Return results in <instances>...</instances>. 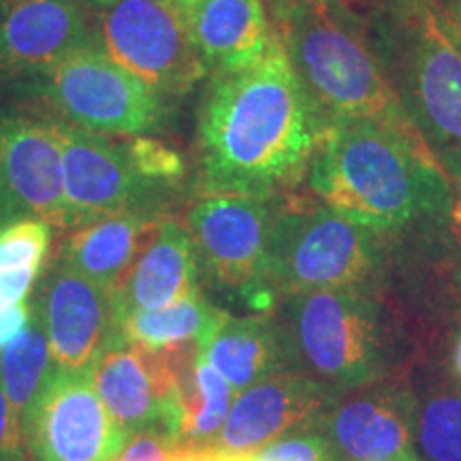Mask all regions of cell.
<instances>
[{"label":"cell","instance_id":"4316f807","mask_svg":"<svg viewBox=\"0 0 461 461\" xmlns=\"http://www.w3.org/2000/svg\"><path fill=\"white\" fill-rule=\"evenodd\" d=\"M244 461H336L325 434H295L241 453Z\"/></svg>","mask_w":461,"mask_h":461},{"label":"cell","instance_id":"d4e9b609","mask_svg":"<svg viewBox=\"0 0 461 461\" xmlns=\"http://www.w3.org/2000/svg\"><path fill=\"white\" fill-rule=\"evenodd\" d=\"M417 440L429 461H461V397L431 395L417 414Z\"/></svg>","mask_w":461,"mask_h":461},{"label":"cell","instance_id":"8992f818","mask_svg":"<svg viewBox=\"0 0 461 461\" xmlns=\"http://www.w3.org/2000/svg\"><path fill=\"white\" fill-rule=\"evenodd\" d=\"M34 79L58 118L101 135H149L167 113L165 96L120 67L96 39Z\"/></svg>","mask_w":461,"mask_h":461},{"label":"cell","instance_id":"4fadbf2b","mask_svg":"<svg viewBox=\"0 0 461 461\" xmlns=\"http://www.w3.org/2000/svg\"><path fill=\"white\" fill-rule=\"evenodd\" d=\"M333 389L321 380L280 372L241 391L210 448L246 453L280 440L288 431L319 428L333 402Z\"/></svg>","mask_w":461,"mask_h":461},{"label":"cell","instance_id":"7a4b0ae2","mask_svg":"<svg viewBox=\"0 0 461 461\" xmlns=\"http://www.w3.org/2000/svg\"><path fill=\"white\" fill-rule=\"evenodd\" d=\"M308 180L327 210L372 230L400 229L451 201L425 137L376 120H330Z\"/></svg>","mask_w":461,"mask_h":461},{"label":"cell","instance_id":"52a82bcc","mask_svg":"<svg viewBox=\"0 0 461 461\" xmlns=\"http://www.w3.org/2000/svg\"><path fill=\"white\" fill-rule=\"evenodd\" d=\"M269 199L203 193L186 218L199 265L212 282L255 310L269 308L276 295L269 282V246L278 214Z\"/></svg>","mask_w":461,"mask_h":461},{"label":"cell","instance_id":"9a60e30c","mask_svg":"<svg viewBox=\"0 0 461 461\" xmlns=\"http://www.w3.org/2000/svg\"><path fill=\"white\" fill-rule=\"evenodd\" d=\"M37 310L62 370L90 367L115 333L112 291L60 261L48 269Z\"/></svg>","mask_w":461,"mask_h":461},{"label":"cell","instance_id":"484cf974","mask_svg":"<svg viewBox=\"0 0 461 461\" xmlns=\"http://www.w3.org/2000/svg\"><path fill=\"white\" fill-rule=\"evenodd\" d=\"M126 158L137 176L149 186L177 182L186 173V160L182 152L152 135L120 137Z\"/></svg>","mask_w":461,"mask_h":461},{"label":"cell","instance_id":"ba28073f","mask_svg":"<svg viewBox=\"0 0 461 461\" xmlns=\"http://www.w3.org/2000/svg\"><path fill=\"white\" fill-rule=\"evenodd\" d=\"M291 297L286 333L295 359L330 387L372 383L383 366L376 303L357 288H321Z\"/></svg>","mask_w":461,"mask_h":461},{"label":"cell","instance_id":"d590c367","mask_svg":"<svg viewBox=\"0 0 461 461\" xmlns=\"http://www.w3.org/2000/svg\"><path fill=\"white\" fill-rule=\"evenodd\" d=\"M412 3H419V5H425V7H429V9H434V11H438L442 7V5L445 3H448V0H412Z\"/></svg>","mask_w":461,"mask_h":461},{"label":"cell","instance_id":"4dcf8cb0","mask_svg":"<svg viewBox=\"0 0 461 461\" xmlns=\"http://www.w3.org/2000/svg\"><path fill=\"white\" fill-rule=\"evenodd\" d=\"M31 316L32 310L28 302L20 305H11V308H3V305H0V350H3L11 339L20 336V331L28 325Z\"/></svg>","mask_w":461,"mask_h":461},{"label":"cell","instance_id":"d6986e66","mask_svg":"<svg viewBox=\"0 0 461 461\" xmlns=\"http://www.w3.org/2000/svg\"><path fill=\"white\" fill-rule=\"evenodd\" d=\"M190 31L207 73L250 65L278 39L265 0H199Z\"/></svg>","mask_w":461,"mask_h":461},{"label":"cell","instance_id":"30bf717a","mask_svg":"<svg viewBox=\"0 0 461 461\" xmlns=\"http://www.w3.org/2000/svg\"><path fill=\"white\" fill-rule=\"evenodd\" d=\"M22 436L37 461H115L131 440L103 406L90 367H54L22 420Z\"/></svg>","mask_w":461,"mask_h":461},{"label":"cell","instance_id":"5b68a950","mask_svg":"<svg viewBox=\"0 0 461 461\" xmlns=\"http://www.w3.org/2000/svg\"><path fill=\"white\" fill-rule=\"evenodd\" d=\"M96 41L160 96H182L207 67L190 22L169 0H86Z\"/></svg>","mask_w":461,"mask_h":461},{"label":"cell","instance_id":"1f68e13d","mask_svg":"<svg viewBox=\"0 0 461 461\" xmlns=\"http://www.w3.org/2000/svg\"><path fill=\"white\" fill-rule=\"evenodd\" d=\"M436 14L442 17V22L453 32V37L461 43V0H448Z\"/></svg>","mask_w":461,"mask_h":461},{"label":"cell","instance_id":"7402d4cb","mask_svg":"<svg viewBox=\"0 0 461 461\" xmlns=\"http://www.w3.org/2000/svg\"><path fill=\"white\" fill-rule=\"evenodd\" d=\"M233 387L221 372L197 353L184 366L180 376V431L177 445L205 451L227 420L233 403Z\"/></svg>","mask_w":461,"mask_h":461},{"label":"cell","instance_id":"f1b7e54d","mask_svg":"<svg viewBox=\"0 0 461 461\" xmlns=\"http://www.w3.org/2000/svg\"><path fill=\"white\" fill-rule=\"evenodd\" d=\"M171 442L165 436L157 431H141L131 442H126L115 461H171Z\"/></svg>","mask_w":461,"mask_h":461},{"label":"cell","instance_id":"44dd1931","mask_svg":"<svg viewBox=\"0 0 461 461\" xmlns=\"http://www.w3.org/2000/svg\"><path fill=\"white\" fill-rule=\"evenodd\" d=\"M222 310L212 305L199 293L160 308L137 310L122 316L115 333L149 350H171L184 346H199L212 338L224 319Z\"/></svg>","mask_w":461,"mask_h":461},{"label":"cell","instance_id":"2e32d148","mask_svg":"<svg viewBox=\"0 0 461 461\" xmlns=\"http://www.w3.org/2000/svg\"><path fill=\"white\" fill-rule=\"evenodd\" d=\"M321 425L336 461H420L417 411L402 389H366L342 400L336 395Z\"/></svg>","mask_w":461,"mask_h":461},{"label":"cell","instance_id":"cb8c5ba5","mask_svg":"<svg viewBox=\"0 0 461 461\" xmlns=\"http://www.w3.org/2000/svg\"><path fill=\"white\" fill-rule=\"evenodd\" d=\"M51 224L39 218H15L0 224V276L39 278L50 255Z\"/></svg>","mask_w":461,"mask_h":461},{"label":"cell","instance_id":"83f0119b","mask_svg":"<svg viewBox=\"0 0 461 461\" xmlns=\"http://www.w3.org/2000/svg\"><path fill=\"white\" fill-rule=\"evenodd\" d=\"M0 461H24L22 420L11 406L3 383H0Z\"/></svg>","mask_w":461,"mask_h":461},{"label":"cell","instance_id":"f546056e","mask_svg":"<svg viewBox=\"0 0 461 461\" xmlns=\"http://www.w3.org/2000/svg\"><path fill=\"white\" fill-rule=\"evenodd\" d=\"M355 0H265L274 24L305 11H350Z\"/></svg>","mask_w":461,"mask_h":461},{"label":"cell","instance_id":"d6a6232c","mask_svg":"<svg viewBox=\"0 0 461 461\" xmlns=\"http://www.w3.org/2000/svg\"><path fill=\"white\" fill-rule=\"evenodd\" d=\"M448 233L455 244L461 246V194L448 201Z\"/></svg>","mask_w":461,"mask_h":461},{"label":"cell","instance_id":"603a6c76","mask_svg":"<svg viewBox=\"0 0 461 461\" xmlns=\"http://www.w3.org/2000/svg\"><path fill=\"white\" fill-rule=\"evenodd\" d=\"M51 363L54 357H51L48 333L37 305H32L28 325L0 350V383L20 420H24L28 408L54 372Z\"/></svg>","mask_w":461,"mask_h":461},{"label":"cell","instance_id":"7c38bea8","mask_svg":"<svg viewBox=\"0 0 461 461\" xmlns=\"http://www.w3.org/2000/svg\"><path fill=\"white\" fill-rule=\"evenodd\" d=\"M62 154L67 229L118 212L148 207L149 184L132 169L120 137L79 129L56 118Z\"/></svg>","mask_w":461,"mask_h":461},{"label":"cell","instance_id":"836d02e7","mask_svg":"<svg viewBox=\"0 0 461 461\" xmlns=\"http://www.w3.org/2000/svg\"><path fill=\"white\" fill-rule=\"evenodd\" d=\"M169 3H171L173 7H176L177 11H180V14L190 22V17H193L194 9H197L199 0H169Z\"/></svg>","mask_w":461,"mask_h":461},{"label":"cell","instance_id":"5bb4252c","mask_svg":"<svg viewBox=\"0 0 461 461\" xmlns=\"http://www.w3.org/2000/svg\"><path fill=\"white\" fill-rule=\"evenodd\" d=\"M95 37L86 0H0V77H39Z\"/></svg>","mask_w":461,"mask_h":461},{"label":"cell","instance_id":"ac0fdd59","mask_svg":"<svg viewBox=\"0 0 461 461\" xmlns=\"http://www.w3.org/2000/svg\"><path fill=\"white\" fill-rule=\"evenodd\" d=\"M160 221L152 207H135L79 224L60 246L58 261L113 291Z\"/></svg>","mask_w":461,"mask_h":461},{"label":"cell","instance_id":"8d00e7d4","mask_svg":"<svg viewBox=\"0 0 461 461\" xmlns=\"http://www.w3.org/2000/svg\"><path fill=\"white\" fill-rule=\"evenodd\" d=\"M378 461H402V459H378Z\"/></svg>","mask_w":461,"mask_h":461},{"label":"cell","instance_id":"e575fe53","mask_svg":"<svg viewBox=\"0 0 461 461\" xmlns=\"http://www.w3.org/2000/svg\"><path fill=\"white\" fill-rule=\"evenodd\" d=\"M453 366H455V374H457V378H459V383H461V336L457 339V346H455Z\"/></svg>","mask_w":461,"mask_h":461},{"label":"cell","instance_id":"9c48e42d","mask_svg":"<svg viewBox=\"0 0 461 461\" xmlns=\"http://www.w3.org/2000/svg\"><path fill=\"white\" fill-rule=\"evenodd\" d=\"M378 263L376 230L331 210L282 212L269 246L274 293L302 295L321 288H357Z\"/></svg>","mask_w":461,"mask_h":461},{"label":"cell","instance_id":"277c9868","mask_svg":"<svg viewBox=\"0 0 461 461\" xmlns=\"http://www.w3.org/2000/svg\"><path fill=\"white\" fill-rule=\"evenodd\" d=\"M378 54L412 122L442 167L461 177V43L434 9L393 0Z\"/></svg>","mask_w":461,"mask_h":461},{"label":"cell","instance_id":"e0dca14e","mask_svg":"<svg viewBox=\"0 0 461 461\" xmlns=\"http://www.w3.org/2000/svg\"><path fill=\"white\" fill-rule=\"evenodd\" d=\"M199 258L186 224L163 218L149 235L135 263L112 291L115 325L137 310L160 308L194 295Z\"/></svg>","mask_w":461,"mask_h":461},{"label":"cell","instance_id":"ffe728a7","mask_svg":"<svg viewBox=\"0 0 461 461\" xmlns=\"http://www.w3.org/2000/svg\"><path fill=\"white\" fill-rule=\"evenodd\" d=\"M199 353L222 374L233 391H244L274 374L291 372L297 363L286 330L267 316L233 319L224 314Z\"/></svg>","mask_w":461,"mask_h":461},{"label":"cell","instance_id":"3957f363","mask_svg":"<svg viewBox=\"0 0 461 461\" xmlns=\"http://www.w3.org/2000/svg\"><path fill=\"white\" fill-rule=\"evenodd\" d=\"M274 26L327 122L359 118L419 131L376 45L350 11H305Z\"/></svg>","mask_w":461,"mask_h":461},{"label":"cell","instance_id":"6da1fadb","mask_svg":"<svg viewBox=\"0 0 461 461\" xmlns=\"http://www.w3.org/2000/svg\"><path fill=\"white\" fill-rule=\"evenodd\" d=\"M325 129L278 34L258 60L210 73L197 113L203 193L272 197L308 171Z\"/></svg>","mask_w":461,"mask_h":461},{"label":"cell","instance_id":"8fae6325","mask_svg":"<svg viewBox=\"0 0 461 461\" xmlns=\"http://www.w3.org/2000/svg\"><path fill=\"white\" fill-rule=\"evenodd\" d=\"M39 218L67 229L56 118L0 112V224Z\"/></svg>","mask_w":461,"mask_h":461}]
</instances>
